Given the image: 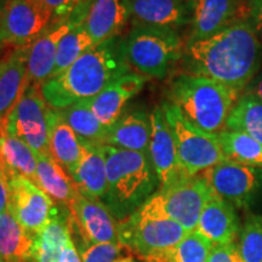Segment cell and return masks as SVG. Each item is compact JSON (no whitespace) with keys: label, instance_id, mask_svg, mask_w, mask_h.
<instances>
[{"label":"cell","instance_id":"6da1fadb","mask_svg":"<svg viewBox=\"0 0 262 262\" xmlns=\"http://www.w3.org/2000/svg\"><path fill=\"white\" fill-rule=\"evenodd\" d=\"M183 66L241 95L262 68V42L253 26L238 19L217 34L186 44Z\"/></svg>","mask_w":262,"mask_h":262},{"label":"cell","instance_id":"f35d334b","mask_svg":"<svg viewBox=\"0 0 262 262\" xmlns=\"http://www.w3.org/2000/svg\"><path fill=\"white\" fill-rule=\"evenodd\" d=\"M9 201H10V192L8 180L5 176L0 172V215L9 209Z\"/></svg>","mask_w":262,"mask_h":262},{"label":"cell","instance_id":"ac0fdd59","mask_svg":"<svg viewBox=\"0 0 262 262\" xmlns=\"http://www.w3.org/2000/svg\"><path fill=\"white\" fill-rule=\"evenodd\" d=\"M129 21V0H89L83 27L97 45L118 37Z\"/></svg>","mask_w":262,"mask_h":262},{"label":"cell","instance_id":"5bb4252c","mask_svg":"<svg viewBox=\"0 0 262 262\" xmlns=\"http://www.w3.org/2000/svg\"><path fill=\"white\" fill-rule=\"evenodd\" d=\"M67 209L71 214L72 232H77L84 242L80 248L91 244L117 243L118 221L102 202L78 191Z\"/></svg>","mask_w":262,"mask_h":262},{"label":"cell","instance_id":"e0dca14e","mask_svg":"<svg viewBox=\"0 0 262 262\" xmlns=\"http://www.w3.org/2000/svg\"><path fill=\"white\" fill-rule=\"evenodd\" d=\"M146 81L145 75L129 72L111 83L97 96L86 101L98 120L110 127L119 119L126 103L140 93Z\"/></svg>","mask_w":262,"mask_h":262},{"label":"cell","instance_id":"7bdbcfd3","mask_svg":"<svg viewBox=\"0 0 262 262\" xmlns=\"http://www.w3.org/2000/svg\"><path fill=\"white\" fill-rule=\"evenodd\" d=\"M6 2H8V0H0V14H2V10H3V8H4V5L6 4Z\"/></svg>","mask_w":262,"mask_h":262},{"label":"cell","instance_id":"ba28073f","mask_svg":"<svg viewBox=\"0 0 262 262\" xmlns=\"http://www.w3.org/2000/svg\"><path fill=\"white\" fill-rule=\"evenodd\" d=\"M49 107L40 93V86L27 85L17 103L3 123V133L18 137L31 147L35 156H51L50 116Z\"/></svg>","mask_w":262,"mask_h":262},{"label":"cell","instance_id":"7402d4cb","mask_svg":"<svg viewBox=\"0 0 262 262\" xmlns=\"http://www.w3.org/2000/svg\"><path fill=\"white\" fill-rule=\"evenodd\" d=\"M235 0H195L191 32L186 44L204 40L238 21Z\"/></svg>","mask_w":262,"mask_h":262},{"label":"cell","instance_id":"4dcf8cb0","mask_svg":"<svg viewBox=\"0 0 262 262\" xmlns=\"http://www.w3.org/2000/svg\"><path fill=\"white\" fill-rule=\"evenodd\" d=\"M225 130L242 131L262 145V101L243 94L229 114Z\"/></svg>","mask_w":262,"mask_h":262},{"label":"cell","instance_id":"e575fe53","mask_svg":"<svg viewBox=\"0 0 262 262\" xmlns=\"http://www.w3.org/2000/svg\"><path fill=\"white\" fill-rule=\"evenodd\" d=\"M122 249L118 242L85 245L80 248V257L83 262H114L119 258Z\"/></svg>","mask_w":262,"mask_h":262},{"label":"cell","instance_id":"44dd1931","mask_svg":"<svg viewBox=\"0 0 262 262\" xmlns=\"http://www.w3.org/2000/svg\"><path fill=\"white\" fill-rule=\"evenodd\" d=\"M150 114L142 108L124 112L116 123L107 129L103 145L135 150L149 157Z\"/></svg>","mask_w":262,"mask_h":262},{"label":"cell","instance_id":"ee69618b","mask_svg":"<svg viewBox=\"0 0 262 262\" xmlns=\"http://www.w3.org/2000/svg\"><path fill=\"white\" fill-rule=\"evenodd\" d=\"M2 137H3V130H2V126H0V141H2Z\"/></svg>","mask_w":262,"mask_h":262},{"label":"cell","instance_id":"83f0119b","mask_svg":"<svg viewBox=\"0 0 262 262\" xmlns=\"http://www.w3.org/2000/svg\"><path fill=\"white\" fill-rule=\"evenodd\" d=\"M0 172L6 180L14 176H25L35 183L37 156L18 137L3 133L0 141Z\"/></svg>","mask_w":262,"mask_h":262},{"label":"cell","instance_id":"8d00e7d4","mask_svg":"<svg viewBox=\"0 0 262 262\" xmlns=\"http://www.w3.org/2000/svg\"><path fill=\"white\" fill-rule=\"evenodd\" d=\"M42 6L51 15V22L66 18L80 0H40Z\"/></svg>","mask_w":262,"mask_h":262},{"label":"cell","instance_id":"f1b7e54d","mask_svg":"<svg viewBox=\"0 0 262 262\" xmlns=\"http://www.w3.org/2000/svg\"><path fill=\"white\" fill-rule=\"evenodd\" d=\"M57 111L62 119L72 127L81 142L103 145L108 127L98 120L86 100Z\"/></svg>","mask_w":262,"mask_h":262},{"label":"cell","instance_id":"4316f807","mask_svg":"<svg viewBox=\"0 0 262 262\" xmlns=\"http://www.w3.org/2000/svg\"><path fill=\"white\" fill-rule=\"evenodd\" d=\"M34 243L35 235L26 231L9 209L0 215V258L3 261H34Z\"/></svg>","mask_w":262,"mask_h":262},{"label":"cell","instance_id":"cb8c5ba5","mask_svg":"<svg viewBox=\"0 0 262 262\" xmlns=\"http://www.w3.org/2000/svg\"><path fill=\"white\" fill-rule=\"evenodd\" d=\"M72 238V225L70 210L63 205L60 206L51 221L35 235L33 260L35 262H58L62 251Z\"/></svg>","mask_w":262,"mask_h":262},{"label":"cell","instance_id":"9c48e42d","mask_svg":"<svg viewBox=\"0 0 262 262\" xmlns=\"http://www.w3.org/2000/svg\"><path fill=\"white\" fill-rule=\"evenodd\" d=\"M216 194L238 209L262 204V169L225 160L202 172Z\"/></svg>","mask_w":262,"mask_h":262},{"label":"cell","instance_id":"d6a6232c","mask_svg":"<svg viewBox=\"0 0 262 262\" xmlns=\"http://www.w3.org/2000/svg\"><path fill=\"white\" fill-rule=\"evenodd\" d=\"M93 47H95L93 39L85 31L83 25L75 26L61 39L60 44H58L56 62H55L52 75H56L62 71L67 70L81 55H84Z\"/></svg>","mask_w":262,"mask_h":262},{"label":"cell","instance_id":"30bf717a","mask_svg":"<svg viewBox=\"0 0 262 262\" xmlns=\"http://www.w3.org/2000/svg\"><path fill=\"white\" fill-rule=\"evenodd\" d=\"M89 0H80L66 18L52 21L29 45L27 85L40 86L54 73L57 48L61 39L75 26L83 25Z\"/></svg>","mask_w":262,"mask_h":262},{"label":"cell","instance_id":"603a6c76","mask_svg":"<svg viewBox=\"0 0 262 262\" xmlns=\"http://www.w3.org/2000/svg\"><path fill=\"white\" fill-rule=\"evenodd\" d=\"M71 178L80 193L102 202L107 192L103 145L84 143V155Z\"/></svg>","mask_w":262,"mask_h":262},{"label":"cell","instance_id":"7c38bea8","mask_svg":"<svg viewBox=\"0 0 262 262\" xmlns=\"http://www.w3.org/2000/svg\"><path fill=\"white\" fill-rule=\"evenodd\" d=\"M8 185L10 212L26 231L39 234L60 211L61 205L25 176H14L8 180Z\"/></svg>","mask_w":262,"mask_h":262},{"label":"cell","instance_id":"484cf974","mask_svg":"<svg viewBox=\"0 0 262 262\" xmlns=\"http://www.w3.org/2000/svg\"><path fill=\"white\" fill-rule=\"evenodd\" d=\"M35 185L49 194L57 204L71 205L78 193L75 183L66 170L51 156H37Z\"/></svg>","mask_w":262,"mask_h":262},{"label":"cell","instance_id":"d590c367","mask_svg":"<svg viewBox=\"0 0 262 262\" xmlns=\"http://www.w3.org/2000/svg\"><path fill=\"white\" fill-rule=\"evenodd\" d=\"M206 262H245L238 244L214 245Z\"/></svg>","mask_w":262,"mask_h":262},{"label":"cell","instance_id":"52a82bcc","mask_svg":"<svg viewBox=\"0 0 262 262\" xmlns=\"http://www.w3.org/2000/svg\"><path fill=\"white\" fill-rule=\"evenodd\" d=\"M166 122L173 135L180 168L186 176H195L225 162L219 135L204 133L182 116L175 104L163 103Z\"/></svg>","mask_w":262,"mask_h":262},{"label":"cell","instance_id":"1f68e13d","mask_svg":"<svg viewBox=\"0 0 262 262\" xmlns=\"http://www.w3.org/2000/svg\"><path fill=\"white\" fill-rule=\"evenodd\" d=\"M212 247L214 244L196 231L188 232L175 247L147 262H206Z\"/></svg>","mask_w":262,"mask_h":262},{"label":"cell","instance_id":"8fae6325","mask_svg":"<svg viewBox=\"0 0 262 262\" xmlns=\"http://www.w3.org/2000/svg\"><path fill=\"white\" fill-rule=\"evenodd\" d=\"M50 22L40 0H8L0 14V45L29 47Z\"/></svg>","mask_w":262,"mask_h":262},{"label":"cell","instance_id":"2e32d148","mask_svg":"<svg viewBox=\"0 0 262 262\" xmlns=\"http://www.w3.org/2000/svg\"><path fill=\"white\" fill-rule=\"evenodd\" d=\"M195 0H129L133 27L178 29L191 24Z\"/></svg>","mask_w":262,"mask_h":262},{"label":"cell","instance_id":"60d3db41","mask_svg":"<svg viewBox=\"0 0 262 262\" xmlns=\"http://www.w3.org/2000/svg\"><path fill=\"white\" fill-rule=\"evenodd\" d=\"M58 262H83L81 261L79 251L75 248L73 241L64 248L63 251H62L60 261Z\"/></svg>","mask_w":262,"mask_h":262},{"label":"cell","instance_id":"f6af8a7d","mask_svg":"<svg viewBox=\"0 0 262 262\" xmlns=\"http://www.w3.org/2000/svg\"><path fill=\"white\" fill-rule=\"evenodd\" d=\"M0 262H4V261H3V260H2V258H0Z\"/></svg>","mask_w":262,"mask_h":262},{"label":"cell","instance_id":"ffe728a7","mask_svg":"<svg viewBox=\"0 0 262 262\" xmlns=\"http://www.w3.org/2000/svg\"><path fill=\"white\" fill-rule=\"evenodd\" d=\"M29 47L12 48L0 57V126L27 86Z\"/></svg>","mask_w":262,"mask_h":262},{"label":"cell","instance_id":"5b68a950","mask_svg":"<svg viewBox=\"0 0 262 262\" xmlns=\"http://www.w3.org/2000/svg\"><path fill=\"white\" fill-rule=\"evenodd\" d=\"M187 233L166 214L159 192L125 220L118 221V243L146 262L175 247Z\"/></svg>","mask_w":262,"mask_h":262},{"label":"cell","instance_id":"ab89813d","mask_svg":"<svg viewBox=\"0 0 262 262\" xmlns=\"http://www.w3.org/2000/svg\"><path fill=\"white\" fill-rule=\"evenodd\" d=\"M244 94L253 95L254 97H256L260 101H262V68L261 71L256 74V77L251 80V83L248 85V88L245 89Z\"/></svg>","mask_w":262,"mask_h":262},{"label":"cell","instance_id":"d4e9b609","mask_svg":"<svg viewBox=\"0 0 262 262\" xmlns=\"http://www.w3.org/2000/svg\"><path fill=\"white\" fill-rule=\"evenodd\" d=\"M50 152L52 158L70 176L75 171L84 155V143L62 119L57 110H52L50 116Z\"/></svg>","mask_w":262,"mask_h":262},{"label":"cell","instance_id":"f546056e","mask_svg":"<svg viewBox=\"0 0 262 262\" xmlns=\"http://www.w3.org/2000/svg\"><path fill=\"white\" fill-rule=\"evenodd\" d=\"M219 140L226 159L262 169V145L248 134L224 130L219 134Z\"/></svg>","mask_w":262,"mask_h":262},{"label":"cell","instance_id":"836d02e7","mask_svg":"<svg viewBox=\"0 0 262 262\" xmlns=\"http://www.w3.org/2000/svg\"><path fill=\"white\" fill-rule=\"evenodd\" d=\"M238 248L245 262H262V215L247 216L239 231Z\"/></svg>","mask_w":262,"mask_h":262},{"label":"cell","instance_id":"b9f144b4","mask_svg":"<svg viewBox=\"0 0 262 262\" xmlns=\"http://www.w3.org/2000/svg\"><path fill=\"white\" fill-rule=\"evenodd\" d=\"M114 262H134V260H133V257H130V256H124V257L117 258Z\"/></svg>","mask_w":262,"mask_h":262},{"label":"cell","instance_id":"277c9868","mask_svg":"<svg viewBox=\"0 0 262 262\" xmlns=\"http://www.w3.org/2000/svg\"><path fill=\"white\" fill-rule=\"evenodd\" d=\"M170 103L199 130L219 135L239 100V95L204 75L182 73L170 84Z\"/></svg>","mask_w":262,"mask_h":262},{"label":"cell","instance_id":"4fadbf2b","mask_svg":"<svg viewBox=\"0 0 262 262\" xmlns=\"http://www.w3.org/2000/svg\"><path fill=\"white\" fill-rule=\"evenodd\" d=\"M158 192L166 214L187 232L195 231L203 209L214 193L203 173L183 176Z\"/></svg>","mask_w":262,"mask_h":262},{"label":"cell","instance_id":"bcb514c9","mask_svg":"<svg viewBox=\"0 0 262 262\" xmlns=\"http://www.w3.org/2000/svg\"><path fill=\"white\" fill-rule=\"evenodd\" d=\"M29 262H35V261H29Z\"/></svg>","mask_w":262,"mask_h":262},{"label":"cell","instance_id":"74e56055","mask_svg":"<svg viewBox=\"0 0 262 262\" xmlns=\"http://www.w3.org/2000/svg\"><path fill=\"white\" fill-rule=\"evenodd\" d=\"M247 21L253 26L258 38L262 39V0H250Z\"/></svg>","mask_w":262,"mask_h":262},{"label":"cell","instance_id":"3957f363","mask_svg":"<svg viewBox=\"0 0 262 262\" xmlns=\"http://www.w3.org/2000/svg\"><path fill=\"white\" fill-rule=\"evenodd\" d=\"M103 152L107 192L102 203L117 221H123L155 194L159 180L143 153L104 145Z\"/></svg>","mask_w":262,"mask_h":262},{"label":"cell","instance_id":"7a4b0ae2","mask_svg":"<svg viewBox=\"0 0 262 262\" xmlns=\"http://www.w3.org/2000/svg\"><path fill=\"white\" fill-rule=\"evenodd\" d=\"M122 50V38L95 45L61 73L40 85V93L52 110H63L97 96L122 75L129 73Z\"/></svg>","mask_w":262,"mask_h":262},{"label":"cell","instance_id":"8992f818","mask_svg":"<svg viewBox=\"0 0 262 262\" xmlns=\"http://www.w3.org/2000/svg\"><path fill=\"white\" fill-rule=\"evenodd\" d=\"M126 63L136 73L163 79L182 52V40L172 28L133 27L122 38Z\"/></svg>","mask_w":262,"mask_h":262},{"label":"cell","instance_id":"d6986e66","mask_svg":"<svg viewBox=\"0 0 262 262\" xmlns=\"http://www.w3.org/2000/svg\"><path fill=\"white\" fill-rule=\"evenodd\" d=\"M195 231L214 245L235 243L241 231L235 208L214 192L203 209Z\"/></svg>","mask_w":262,"mask_h":262},{"label":"cell","instance_id":"9a60e30c","mask_svg":"<svg viewBox=\"0 0 262 262\" xmlns=\"http://www.w3.org/2000/svg\"><path fill=\"white\" fill-rule=\"evenodd\" d=\"M149 159L159 180V189L186 176L180 168L176 143L163 107H157L150 113Z\"/></svg>","mask_w":262,"mask_h":262}]
</instances>
